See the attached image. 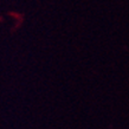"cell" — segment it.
Listing matches in <instances>:
<instances>
[]
</instances>
